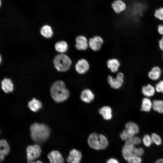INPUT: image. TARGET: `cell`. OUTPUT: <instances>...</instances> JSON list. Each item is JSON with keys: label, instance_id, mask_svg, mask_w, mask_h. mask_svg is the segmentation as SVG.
<instances>
[{"label": "cell", "instance_id": "6da1fadb", "mask_svg": "<svg viewBox=\"0 0 163 163\" xmlns=\"http://www.w3.org/2000/svg\"><path fill=\"white\" fill-rule=\"evenodd\" d=\"M30 130L32 139L38 143L44 142L50 135V128L45 124L34 123L31 125Z\"/></svg>", "mask_w": 163, "mask_h": 163}, {"label": "cell", "instance_id": "7a4b0ae2", "mask_svg": "<svg viewBox=\"0 0 163 163\" xmlns=\"http://www.w3.org/2000/svg\"><path fill=\"white\" fill-rule=\"evenodd\" d=\"M50 92L52 97L57 103L65 101L69 96V91L62 81H57L54 82L51 87Z\"/></svg>", "mask_w": 163, "mask_h": 163}, {"label": "cell", "instance_id": "3957f363", "mask_svg": "<svg viewBox=\"0 0 163 163\" xmlns=\"http://www.w3.org/2000/svg\"><path fill=\"white\" fill-rule=\"evenodd\" d=\"M88 143L92 149L100 150L106 149L108 145V142L106 137L104 135L93 133L88 137Z\"/></svg>", "mask_w": 163, "mask_h": 163}, {"label": "cell", "instance_id": "277c9868", "mask_svg": "<svg viewBox=\"0 0 163 163\" xmlns=\"http://www.w3.org/2000/svg\"><path fill=\"white\" fill-rule=\"evenodd\" d=\"M54 66L57 71L64 72L68 71L72 63L70 58L64 53L56 55L53 60Z\"/></svg>", "mask_w": 163, "mask_h": 163}, {"label": "cell", "instance_id": "5b68a950", "mask_svg": "<svg viewBox=\"0 0 163 163\" xmlns=\"http://www.w3.org/2000/svg\"><path fill=\"white\" fill-rule=\"evenodd\" d=\"M26 151L28 163L33 161L35 159L39 158L41 152L40 147L37 144L28 146L27 148Z\"/></svg>", "mask_w": 163, "mask_h": 163}, {"label": "cell", "instance_id": "8992f818", "mask_svg": "<svg viewBox=\"0 0 163 163\" xmlns=\"http://www.w3.org/2000/svg\"><path fill=\"white\" fill-rule=\"evenodd\" d=\"M124 76L121 72L118 73L116 77L109 75L107 78L108 83L112 88L117 89L120 88L124 82Z\"/></svg>", "mask_w": 163, "mask_h": 163}, {"label": "cell", "instance_id": "52a82bcc", "mask_svg": "<svg viewBox=\"0 0 163 163\" xmlns=\"http://www.w3.org/2000/svg\"><path fill=\"white\" fill-rule=\"evenodd\" d=\"M111 7L114 12L117 14L124 12L127 8V5L123 0H114L112 3Z\"/></svg>", "mask_w": 163, "mask_h": 163}, {"label": "cell", "instance_id": "ba28073f", "mask_svg": "<svg viewBox=\"0 0 163 163\" xmlns=\"http://www.w3.org/2000/svg\"><path fill=\"white\" fill-rule=\"evenodd\" d=\"M90 65L88 62L85 59L78 60L75 65L76 72L80 74H84L89 70Z\"/></svg>", "mask_w": 163, "mask_h": 163}, {"label": "cell", "instance_id": "9c48e42d", "mask_svg": "<svg viewBox=\"0 0 163 163\" xmlns=\"http://www.w3.org/2000/svg\"><path fill=\"white\" fill-rule=\"evenodd\" d=\"M104 43V40L100 36H96L91 38L88 41V46L92 50L97 51L101 48Z\"/></svg>", "mask_w": 163, "mask_h": 163}, {"label": "cell", "instance_id": "30bf717a", "mask_svg": "<svg viewBox=\"0 0 163 163\" xmlns=\"http://www.w3.org/2000/svg\"><path fill=\"white\" fill-rule=\"evenodd\" d=\"M75 46L78 50H85L89 46L88 41L85 36L79 35L75 38Z\"/></svg>", "mask_w": 163, "mask_h": 163}, {"label": "cell", "instance_id": "8fae6325", "mask_svg": "<svg viewBox=\"0 0 163 163\" xmlns=\"http://www.w3.org/2000/svg\"><path fill=\"white\" fill-rule=\"evenodd\" d=\"M82 158V154L81 152L74 149L70 152L66 160L69 163H80Z\"/></svg>", "mask_w": 163, "mask_h": 163}, {"label": "cell", "instance_id": "7c38bea8", "mask_svg": "<svg viewBox=\"0 0 163 163\" xmlns=\"http://www.w3.org/2000/svg\"><path fill=\"white\" fill-rule=\"evenodd\" d=\"M50 163H63L64 159L61 153L56 150H53L47 155Z\"/></svg>", "mask_w": 163, "mask_h": 163}, {"label": "cell", "instance_id": "4fadbf2b", "mask_svg": "<svg viewBox=\"0 0 163 163\" xmlns=\"http://www.w3.org/2000/svg\"><path fill=\"white\" fill-rule=\"evenodd\" d=\"M80 97L83 101L85 103H89L94 99V95L91 90L88 89H85L82 91Z\"/></svg>", "mask_w": 163, "mask_h": 163}, {"label": "cell", "instance_id": "5bb4252c", "mask_svg": "<svg viewBox=\"0 0 163 163\" xmlns=\"http://www.w3.org/2000/svg\"><path fill=\"white\" fill-rule=\"evenodd\" d=\"M0 160L3 161L5 155H7L10 152V149L7 141L2 139L0 141Z\"/></svg>", "mask_w": 163, "mask_h": 163}, {"label": "cell", "instance_id": "9a60e30c", "mask_svg": "<svg viewBox=\"0 0 163 163\" xmlns=\"http://www.w3.org/2000/svg\"><path fill=\"white\" fill-rule=\"evenodd\" d=\"M108 68L113 73L117 72L118 70L120 63L118 60L115 58L108 59L107 62Z\"/></svg>", "mask_w": 163, "mask_h": 163}, {"label": "cell", "instance_id": "2e32d148", "mask_svg": "<svg viewBox=\"0 0 163 163\" xmlns=\"http://www.w3.org/2000/svg\"><path fill=\"white\" fill-rule=\"evenodd\" d=\"M99 113L106 120H109L112 118V110L109 106H104L101 107L99 110Z\"/></svg>", "mask_w": 163, "mask_h": 163}, {"label": "cell", "instance_id": "e0dca14e", "mask_svg": "<svg viewBox=\"0 0 163 163\" xmlns=\"http://www.w3.org/2000/svg\"><path fill=\"white\" fill-rule=\"evenodd\" d=\"M2 90L6 93L12 92L13 90V84L11 80L8 78H5L1 82Z\"/></svg>", "mask_w": 163, "mask_h": 163}, {"label": "cell", "instance_id": "ac0fdd59", "mask_svg": "<svg viewBox=\"0 0 163 163\" xmlns=\"http://www.w3.org/2000/svg\"><path fill=\"white\" fill-rule=\"evenodd\" d=\"M161 71L160 68L158 66L153 67L148 74L149 77L151 79L156 80L158 79L160 77Z\"/></svg>", "mask_w": 163, "mask_h": 163}, {"label": "cell", "instance_id": "d6986e66", "mask_svg": "<svg viewBox=\"0 0 163 163\" xmlns=\"http://www.w3.org/2000/svg\"><path fill=\"white\" fill-rule=\"evenodd\" d=\"M28 106L31 110L34 112H36L42 107V104L40 101L33 98L29 102Z\"/></svg>", "mask_w": 163, "mask_h": 163}, {"label": "cell", "instance_id": "ffe728a7", "mask_svg": "<svg viewBox=\"0 0 163 163\" xmlns=\"http://www.w3.org/2000/svg\"><path fill=\"white\" fill-rule=\"evenodd\" d=\"M55 48L57 52L64 53L68 50V45L66 41L62 40L56 43L55 44Z\"/></svg>", "mask_w": 163, "mask_h": 163}, {"label": "cell", "instance_id": "44dd1931", "mask_svg": "<svg viewBox=\"0 0 163 163\" xmlns=\"http://www.w3.org/2000/svg\"><path fill=\"white\" fill-rule=\"evenodd\" d=\"M155 91V88L149 84L143 86L142 90V94L147 97L153 96L154 94Z\"/></svg>", "mask_w": 163, "mask_h": 163}, {"label": "cell", "instance_id": "7402d4cb", "mask_svg": "<svg viewBox=\"0 0 163 163\" xmlns=\"http://www.w3.org/2000/svg\"><path fill=\"white\" fill-rule=\"evenodd\" d=\"M40 32L43 36L47 38L51 37L53 33L51 27L47 25H45L41 27Z\"/></svg>", "mask_w": 163, "mask_h": 163}, {"label": "cell", "instance_id": "603a6c76", "mask_svg": "<svg viewBox=\"0 0 163 163\" xmlns=\"http://www.w3.org/2000/svg\"><path fill=\"white\" fill-rule=\"evenodd\" d=\"M142 102L141 110L146 112L149 111L152 107V103L150 99L147 98H144Z\"/></svg>", "mask_w": 163, "mask_h": 163}, {"label": "cell", "instance_id": "cb8c5ba5", "mask_svg": "<svg viewBox=\"0 0 163 163\" xmlns=\"http://www.w3.org/2000/svg\"><path fill=\"white\" fill-rule=\"evenodd\" d=\"M135 135L130 130L125 128L120 133V136L121 139L126 141L135 136Z\"/></svg>", "mask_w": 163, "mask_h": 163}, {"label": "cell", "instance_id": "d4e9b609", "mask_svg": "<svg viewBox=\"0 0 163 163\" xmlns=\"http://www.w3.org/2000/svg\"><path fill=\"white\" fill-rule=\"evenodd\" d=\"M153 110L160 113H163V101L155 100L152 103Z\"/></svg>", "mask_w": 163, "mask_h": 163}, {"label": "cell", "instance_id": "484cf974", "mask_svg": "<svg viewBox=\"0 0 163 163\" xmlns=\"http://www.w3.org/2000/svg\"><path fill=\"white\" fill-rule=\"evenodd\" d=\"M125 128L131 130L135 134L138 133L139 131L138 125L132 122H129L126 123L125 125Z\"/></svg>", "mask_w": 163, "mask_h": 163}, {"label": "cell", "instance_id": "4316f807", "mask_svg": "<svg viewBox=\"0 0 163 163\" xmlns=\"http://www.w3.org/2000/svg\"><path fill=\"white\" fill-rule=\"evenodd\" d=\"M154 16L155 18L161 21H163V7H160L156 9L154 12Z\"/></svg>", "mask_w": 163, "mask_h": 163}, {"label": "cell", "instance_id": "83f0119b", "mask_svg": "<svg viewBox=\"0 0 163 163\" xmlns=\"http://www.w3.org/2000/svg\"><path fill=\"white\" fill-rule=\"evenodd\" d=\"M142 142L145 146L147 147L150 146L153 143L151 136L148 135H145L143 137Z\"/></svg>", "mask_w": 163, "mask_h": 163}, {"label": "cell", "instance_id": "f1b7e54d", "mask_svg": "<svg viewBox=\"0 0 163 163\" xmlns=\"http://www.w3.org/2000/svg\"><path fill=\"white\" fill-rule=\"evenodd\" d=\"M153 142L157 145H160L161 143V140L160 137L157 134L153 133L151 135Z\"/></svg>", "mask_w": 163, "mask_h": 163}, {"label": "cell", "instance_id": "f546056e", "mask_svg": "<svg viewBox=\"0 0 163 163\" xmlns=\"http://www.w3.org/2000/svg\"><path fill=\"white\" fill-rule=\"evenodd\" d=\"M127 141L135 145L139 144L141 142V139L139 137L135 136Z\"/></svg>", "mask_w": 163, "mask_h": 163}, {"label": "cell", "instance_id": "4dcf8cb0", "mask_svg": "<svg viewBox=\"0 0 163 163\" xmlns=\"http://www.w3.org/2000/svg\"><path fill=\"white\" fill-rule=\"evenodd\" d=\"M155 90L158 92L163 93V80L160 81L156 84Z\"/></svg>", "mask_w": 163, "mask_h": 163}, {"label": "cell", "instance_id": "1f68e13d", "mask_svg": "<svg viewBox=\"0 0 163 163\" xmlns=\"http://www.w3.org/2000/svg\"><path fill=\"white\" fill-rule=\"evenodd\" d=\"M144 151L143 149L141 148H137L136 147L134 151V154L137 156L141 157L144 154Z\"/></svg>", "mask_w": 163, "mask_h": 163}, {"label": "cell", "instance_id": "d6a6232c", "mask_svg": "<svg viewBox=\"0 0 163 163\" xmlns=\"http://www.w3.org/2000/svg\"><path fill=\"white\" fill-rule=\"evenodd\" d=\"M157 30L159 34L163 36V24H161L158 25Z\"/></svg>", "mask_w": 163, "mask_h": 163}, {"label": "cell", "instance_id": "836d02e7", "mask_svg": "<svg viewBox=\"0 0 163 163\" xmlns=\"http://www.w3.org/2000/svg\"><path fill=\"white\" fill-rule=\"evenodd\" d=\"M106 163H119L116 159L114 158H110L107 161Z\"/></svg>", "mask_w": 163, "mask_h": 163}, {"label": "cell", "instance_id": "e575fe53", "mask_svg": "<svg viewBox=\"0 0 163 163\" xmlns=\"http://www.w3.org/2000/svg\"><path fill=\"white\" fill-rule=\"evenodd\" d=\"M159 45L160 49L163 51V36L159 41Z\"/></svg>", "mask_w": 163, "mask_h": 163}, {"label": "cell", "instance_id": "d590c367", "mask_svg": "<svg viewBox=\"0 0 163 163\" xmlns=\"http://www.w3.org/2000/svg\"><path fill=\"white\" fill-rule=\"evenodd\" d=\"M155 163H163V158H160L157 159Z\"/></svg>", "mask_w": 163, "mask_h": 163}, {"label": "cell", "instance_id": "8d00e7d4", "mask_svg": "<svg viewBox=\"0 0 163 163\" xmlns=\"http://www.w3.org/2000/svg\"><path fill=\"white\" fill-rule=\"evenodd\" d=\"M30 163H43L40 160H37L36 161L34 162V161H32Z\"/></svg>", "mask_w": 163, "mask_h": 163}, {"label": "cell", "instance_id": "74e56055", "mask_svg": "<svg viewBox=\"0 0 163 163\" xmlns=\"http://www.w3.org/2000/svg\"><path fill=\"white\" fill-rule=\"evenodd\" d=\"M1 56L0 57V62H1Z\"/></svg>", "mask_w": 163, "mask_h": 163}, {"label": "cell", "instance_id": "f35d334b", "mask_svg": "<svg viewBox=\"0 0 163 163\" xmlns=\"http://www.w3.org/2000/svg\"><path fill=\"white\" fill-rule=\"evenodd\" d=\"M124 1H129V0H123Z\"/></svg>", "mask_w": 163, "mask_h": 163}, {"label": "cell", "instance_id": "ab89813d", "mask_svg": "<svg viewBox=\"0 0 163 163\" xmlns=\"http://www.w3.org/2000/svg\"><path fill=\"white\" fill-rule=\"evenodd\" d=\"M162 59H163V53Z\"/></svg>", "mask_w": 163, "mask_h": 163}]
</instances>
